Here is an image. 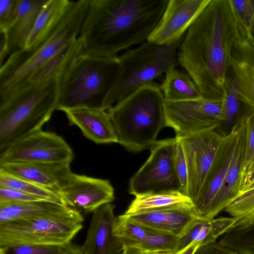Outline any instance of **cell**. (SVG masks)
Returning <instances> with one entry per match:
<instances>
[{"mask_svg":"<svg viewBox=\"0 0 254 254\" xmlns=\"http://www.w3.org/2000/svg\"><path fill=\"white\" fill-rule=\"evenodd\" d=\"M119 70L118 57L81 53L59 77L57 110L87 108L105 110Z\"/></svg>","mask_w":254,"mask_h":254,"instance_id":"6","label":"cell"},{"mask_svg":"<svg viewBox=\"0 0 254 254\" xmlns=\"http://www.w3.org/2000/svg\"><path fill=\"white\" fill-rule=\"evenodd\" d=\"M199 247H200V243L194 242L188 246L185 249L173 254H194L195 252Z\"/></svg>","mask_w":254,"mask_h":254,"instance_id":"44","label":"cell"},{"mask_svg":"<svg viewBox=\"0 0 254 254\" xmlns=\"http://www.w3.org/2000/svg\"><path fill=\"white\" fill-rule=\"evenodd\" d=\"M69 208L47 200L0 204V224L21 218L58 214Z\"/></svg>","mask_w":254,"mask_h":254,"instance_id":"26","label":"cell"},{"mask_svg":"<svg viewBox=\"0 0 254 254\" xmlns=\"http://www.w3.org/2000/svg\"><path fill=\"white\" fill-rule=\"evenodd\" d=\"M242 27L231 0H210L179 47V63L203 99H223L232 52Z\"/></svg>","mask_w":254,"mask_h":254,"instance_id":"1","label":"cell"},{"mask_svg":"<svg viewBox=\"0 0 254 254\" xmlns=\"http://www.w3.org/2000/svg\"><path fill=\"white\" fill-rule=\"evenodd\" d=\"M171 253H149L147 254H170Z\"/></svg>","mask_w":254,"mask_h":254,"instance_id":"48","label":"cell"},{"mask_svg":"<svg viewBox=\"0 0 254 254\" xmlns=\"http://www.w3.org/2000/svg\"><path fill=\"white\" fill-rule=\"evenodd\" d=\"M164 101L161 85L151 82L109 109L118 143L132 152L153 145L166 127Z\"/></svg>","mask_w":254,"mask_h":254,"instance_id":"4","label":"cell"},{"mask_svg":"<svg viewBox=\"0 0 254 254\" xmlns=\"http://www.w3.org/2000/svg\"><path fill=\"white\" fill-rule=\"evenodd\" d=\"M234 9L244 29H247L254 18V0H231Z\"/></svg>","mask_w":254,"mask_h":254,"instance_id":"37","label":"cell"},{"mask_svg":"<svg viewBox=\"0 0 254 254\" xmlns=\"http://www.w3.org/2000/svg\"><path fill=\"white\" fill-rule=\"evenodd\" d=\"M127 218L154 230L180 237L198 217L193 207H176L131 215Z\"/></svg>","mask_w":254,"mask_h":254,"instance_id":"21","label":"cell"},{"mask_svg":"<svg viewBox=\"0 0 254 254\" xmlns=\"http://www.w3.org/2000/svg\"><path fill=\"white\" fill-rule=\"evenodd\" d=\"M73 152L55 133L40 130L14 142L0 153V163H71Z\"/></svg>","mask_w":254,"mask_h":254,"instance_id":"11","label":"cell"},{"mask_svg":"<svg viewBox=\"0 0 254 254\" xmlns=\"http://www.w3.org/2000/svg\"><path fill=\"white\" fill-rule=\"evenodd\" d=\"M80 212L70 207L55 214L0 224V247L20 245H69L83 227Z\"/></svg>","mask_w":254,"mask_h":254,"instance_id":"8","label":"cell"},{"mask_svg":"<svg viewBox=\"0 0 254 254\" xmlns=\"http://www.w3.org/2000/svg\"><path fill=\"white\" fill-rule=\"evenodd\" d=\"M161 87L165 101H182L202 98L189 75L175 68L165 74Z\"/></svg>","mask_w":254,"mask_h":254,"instance_id":"27","label":"cell"},{"mask_svg":"<svg viewBox=\"0 0 254 254\" xmlns=\"http://www.w3.org/2000/svg\"><path fill=\"white\" fill-rule=\"evenodd\" d=\"M243 32L249 42L254 46V18L248 29L245 30L243 28Z\"/></svg>","mask_w":254,"mask_h":254,"instance_id":"43","label":"cell"},{"mask_svg":"<svg viewBox=\"0 0 254 254\" xmlns=\"http://www.w3.org/2000/svg\"><path fill=\"white\" fill-rule=\"evenodd\" d=\"M10 54L9 40L7 32L0 30V67L6 56Z\"/></svg>","mask_w":254,"mask_h":254,"instance_id":"41","label":"cell"},{"mask_svg":"<svg viewBox=\"0 0 254 254\" xmlns=\"http://www.w3.org/2000/svg\"><path fill=\"white\" fill-rule=\"evenodd\" d=\"M115 206L105 204L92 213L82 254H122L123 246L114 234Z\"/></svg>","mask_w":254,"mask_h":254,"instance_id":"17","label":"cell"},{"mask_svg":"<svg viewBox=\"0 0 254 254\" xmlns=\"http://www.w3.org/2000/svg\"><path fill=\"white\" fill-rule=\"evenodd\" d=\"M70 163H4L0 170L58 192L72 172Z\"/></svg>","mask_w":254,"mask_h":254,"instance_id":"18","label":"cell"},{"mask_svg":"<svg viewBox=\"0 0 254 254\" xmlns=\"http://www.w3.org/2000/svg\"><path fill=\"white\" fill-rule=\"evenodd\" d=\"M122 254H147L139 244H123Z\"/></svg>","mask_w":254,"mask_h":254,"instance_id":"42","label":"cell"},{"mask_svg":"<svg viewBox=\"0 0 254 254\" xmlns=\"http://www.w3.org/2000/svg\"><path fill=\"white\" fill-rule=\"evenodd\" d=\"M63 254H82V253L80 247L71 244Z\"/></svg>","mask_w":254,"mask_h":254,"instance_id":"46","label":"cell"},{"mask_svg":"<svg viewBox=\"0 0 254 254\" xmlns=\"http://www.w3.org/2000/svg\"><path fill=\"white\" fill-rule=\"evenodd\" d=\"M169 0H90L79 35L82 53L117 57L142 43L155 28Z\"/></svg>","mask_w":254,"mask_h":254,"instance_id":"2","label":"cell"},{"mask_svg":"<svg viewBox=\"0 0 254 254\" xmlns=\"http://www.w3.org/2000/svg\"><path fill=\"white\" fill-rule=\"evenodd\" d=\"M48 0H19L15 19L7 31L10 54L24 48L43 6Z\"/></svg>","mask_w":254,"mask_h":254,"instance_id":"23","label":"cell"},{"mask_svg":"<svg viewBox=\"0 0 254 254\" xmlns=\"http://www.w3.org/2000/svg\"><path fill=\"white\" fill-rule=\"evenodd\" d=\"M81 53L82 45L78 38L37 69L27 82H39L61 75Z\"/></svg>","mask_w":254,"mask_h":254,"instance_id":"28","label":"cell"},{"mask_svg":"<svg viewBox=\"0 0 254 254\" xmlns=\"http://www.w3.org/2000/svg\"><path fill=\"white\" fill-rule=\"evenodd\" d=\"M224 136L216 129L175 136L183 149L188 173L187 195L192 203L203 187Z\"/></svg>","mask_w":254,"mask_h":254,"instance_id":"10","label":"cell"},{"mask_svg":"<svg viewBox=\"0 0 254 254\" xmlns=\"http://www.w3.org/2000/svg\"><path fill=\"white\" fill-rule=\"evenodd\" d=\"M70 245H20L3 246L0 247V254H63Z\"/></svg>","mask_w":254,"mask_h":254,"instance_id":"35","label":"cell"},{"mask_svg":"<svg viewBox=\"0 0 254 254\" xmlns=\"http://www.w3.org/2000/svg\"><path fill=\"white\" fill-rule=\"evenodd\" d=\"M0 187L12 189L45 200L65 205L58 192L0 170Z\"/></svg>","mask_w":254,"mask_h":254,"instance_id":"29","label":"cell"},{"mask_svg":"<svg viewBox=\"0 0 254 254\" xmlns=\"http://www.w3.org/2000/svg\"><path fill=\"white\" fill-rule=\"evenodd\" d=\"M60 76L27 82L0 98V153L49 121L58 103Z\"/></svg>","mask_w":254,"mask_h":254,"instance_id":"3","label":"cell"},{"mask_svg":"<svg viewBox=\"0 0 254 254\" xmlns=\"http://www.w3.org/2000/svg\"><path fill=\"white\" fill-rule=\"evenodd\" d=\"M236 219L233 217H220L212 219L198 218L179 238L176 253L194 242H199L200 246L216 242L231 229ZM174 253V254H175Z\"/></svg>","mask_w":254,"mask_h":254,"instance_id":"22","label":"cell"},{"mask_svg":"<svg viewBox=\"0 0 254 254\" xmlns=\"http://www.w3.org/2000/svg\"><path fill=\"white\" fill-rule=\"evenodd\" d=\"M223 97L254 109V46L243 32L233 48Z\"/></svg>","mask_w":254,"mask_h":254,"instance_id":"13","label":"cell"},{"mask_svg":"<svg viewBox=\"0 0 254 254\" xmlns=\"http://www.w3.org/2000/svg\"><path fill=\"white\" fill-rule=\"evenodd\" d=\"M125 215H131L170 207H193L191 199L179 190H165L134 196Z\"/></svg>","mask_w":254,"mask_h":254,"instance_id":"24","label":"cell"},{"mask_svg":"<svg viewBox=\"0 0 254 254\" xmlns=\"http://www.w3.org/2000/svg\"><path fill=\"white\" fill-rule=\"evenodd\" d=\"M210 0H169L157 25L147 41L170 45L184 37Z\"/></svg>","mask_w":254,"mask_h":254,"instance_id":"14","label":"cell"},{"mask_svg":"<svg viewBox=\"0 0 254 254\" xmlns=\"http://www.w3.org/2000/svg\"><path fill=\"white\" fill-rule=\"evenodd\" d=\"M19 0H0V30L7 32L13 23Z\"/></svg>","mask_w":254,"mask_h":254,"instance_id":"38","label":"cell"},{"mask_svg":"<svg viewBox=\"0 0 254 254\" xmlns=\"http://www.w3.org/2000/svg\"><path fill=\"white\" fill-rule=\"evenodd\" d=\"M176 138L157 141L147 160L132 176L129 193L134 196L147 192L180 190L174 167Z\"/></svg>","mask_w":254,"mask_h":254,"instance_id":"9","label":"cell"},{"mask_svg":"<svg viewBox=\"0 0 254 254\" xmlns=\"http://www.w3.org/2000/svg\"><path fill=\"white\" fill-rule=\"evenodd\" d=\"M254 181V168L249 172L248 175L244 179L242 186L241 192L244 190V189L251 182Z\"/></svg>","mask_w":254,"mask_h":254,"instance_id":"45","label":"cell"},{"mask_svg":"<svg viewBox=\"0 0 254 254\" xmlns=\"http://www.w3.org/2000/svg\"><path fill=\"white\" fill-rule=\"evenodd\" d=\"M63 112L69 125L77 126L85 137L94 143H118L117 134L107 111L79 108Z\"/></svg>","mask_w":254,"mask_h":254,"instance_id":"20","label":"cell"},{"mask_svg":"<svg viewBox=\"0 0 254 254\" xmlns=\"http://www.w3.org/2000/svg\"><path fill=\"white\" fill-rule=\"evenodd\" d=\"M176 141L174 150V170L178 181L180 190L187 195L188 173L186 160L182 146L178 139L176 138Z\"/></svg>","mask_w":254,"mask_h":254,"instance_id":"36","label":"cell"},{"mask_svg":"<svg viewBox=\"0 0 254 254\" xmlns=\"http://www.w3.org/2000/svg\"><path fill=\"white\" fill-rule=\"evenodd\" d=\"M90 0H73L45 38L30 49H22L9 55L0 67V98L27 82L37 69L78 38Z\"/></svg>","mask_w":254,"mask_h":254,"instance_id":"5","label":"cell"},{"mask_svg":"<svg viewBox=\"0 0 254 254\" xmlns=\"http://www.w3.org/2000/svg\"><path fill=\"white\" fill-rule=\"evenodd\" d=\"M42 200H45L16 190L0 187V204Z\"/></svg>","mask_w":254,"mask_h":254,"instance_id":"39","label":"cell"},{"mask_svg":"<svg viewBox=\"0 0 254 254\" xmlns=\"http://www.w3.org/2000/svg\"><path fill=\"white\" fill-rule=\"evenodd\" d=\"M244 117L246 138L242 186L246 176L254 168V109L250 107V111Z\"/></svg>","mask_w":254,"mask_h":254,"instance_id":"34","label":"cell"},{"mask_svg":"<svg viewBox=\"0 0 254 254\" xmlns=\"http://www.w3.org/2000/svg\"><path fill=\"white\" fill-rule=\"evenodd\" d=\"M254 188V181L249 184L242 191ZM241 191V192H242Z\"/></svg>","mask_w":254,"mask_h":254,"instance_id":"47","label":"cell"},{"mask_svg":"<svg viewBox=\"0 0 254 254\" xmlns=\"http://www.w3.org/2000/svg\"><path fill=\"white\" fill-rule=\"evenodd\" d=\"M239 123V130L234 153L223 183L210 206L208 219L214 218L224 210L241 190L246 138L244 116L241 118Z\"/></svg>","mask_w":254,"mask_h":254,"instance_id":"19","label":"cell"},{"mask_svg":"<svg viewBox=\"0 0 254 254\" xmlns=\"http://www.w3.org/2000/svg\"><path fill=\"white\" fill-rule=\"evenodd\" d=\"M224 210L236 219L233 227L254 224V188L241 192Z\"/></svg>","mask_w":254,"mask_h":254,"instance_id":"30","label":"cell"},{"mask_svg":"<svg viewBox=\"0 0 254 254\" xmlns=\"http://www.w3.org/2000/svg\"><path fill=\"white\" fill-rule=\"evenodd\" d=\"M59 194L65 205L85 213H93L115 199L109 180L73 173Z\"/></svg>","mask_w":254,"mask_h":254,"instance_id":"15","label":"cell"},{"mask_svg":"<svg viewBox=\"0 0 254 254\" xmlns=\"http://www.w3.org/2000/svg\"><path fill=\"white\" fill-rule=\"evenodd\" d=\"M239 130L238 123L225 135L203 187L193 201V209L198 218L208 219L210 206L223 183L233 158Z\"/></svg>","mask_w":254,"mask_h":254,"instance_id":"16","label":"cell"},{"mask_svg":"<svg viewBox=\"0 0 254 254\" xmlns=\"http://www.w3.org/2000/svg\"><path fill=\"white\" fill-rule=\"evenodd\" d=\"M179 237L149 228L145 240L139 245L146 253H166L174 254L178 246Z\"/></svg>","mask_w":254,"mask_h":254,"instance_id":"33","label":"cell"},{"mask_svg":"<svg viewBox=\"0 0 254 254\" xmlns=\"http://www.w3.org/2000/svg\"><path fill=\"white\" fill-rule=\"evenodd\" d=\"M149 228L123 214L116 217L114 234L123 244H141L146 238Z\"/></svg>","mask_w":254,"mask_h":254,"instance_id":"32","label":"cell"},{"mask_svg":"<svg viewBox=\"0 0 254 254\" xmlns=\"http://www.w3.org/2000/svg\"><path fill=\"white\" fill-rule=\"evenodd\" d=\"M194 254H243L215 242L199 247Z\"/></svg>","mask_w":254,"mask_h":254,"instance_id":"40","label":"cell"},{"mask_svg":"<svg viewBox=\"0 0 254 254\" xmlns=\"http://www.w3.org/2000/svg\"><path fill=\"white\" fill-rule=\"evenodd\" d=\"M166 127L176 136L215 129L222 123V100L201 98L182 101H164Z\"/></svg>","mask_w":254,"mask_h":254,"instance_id":"12","label":"cell"},{"mask_svg":"<svg viewBox=\"0 0 254 254\" xmlns=\"http://www.w3.org/2000/svg\"><path fill=\"white\" fill-rule=\"evenodd\" d=\"M183 39L170 45L147 41L119 57V72L106 100L105 110L174 68L179 64L177 50Z\"/></svg>","mask_w":254,"mask_h":254,"instance_id":"7","label":"cell"},{"mask_svg":"<svg viewBox=\"0 0 254 254\" xmlns=\"http://www.w3.org/2000/svg\"><path fill=\"white\" fill-rule=\"evenodd\" d=\"M218 242L243 254H254V224L233 227L223 235Z\"/></svg>","mask_w":254,"mask_h":254,"instance_id":"31","label":"cell"},{"mask_svg":"<svg viewBox=\"0 0 254 254\" xmlns=\"http://www.w3.org/2000/svg\"><path fill=\"white\" fill-rule=\"evenodd\" d=\"M72 1L48 0L38 15L23 49H30L45 38L60 22Z\"/></svg>","mask_w":254,"mask_h":254,"instance_id":"25","label":"cell"}]
</instances>
